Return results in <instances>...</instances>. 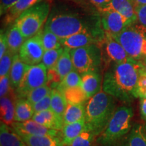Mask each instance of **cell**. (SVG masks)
Listing matches in <instances>:
<instances>
[{"instance_id":"6da1fadb","label":"cell","mask_w":146,"mask_h":146,"mask_svg":"<svg viewBox=\"0 0 146 146\" xmlns=\"http://www.w3.org/2000/svg\"><path fill=\"white\" fill-rule=\"evenodd\" d=\"M142 68L141 61L132 58L108 67L103 77L102 90L125 104L139 98L137 82Z\"/></svg>"},{"instance_id":"7a4b0ae2","label":"cell","mask_w":146,"mask_h":146,"mask_svg":"<svg viewBox=\"0 0 146 146\" xmlns=\"http://www.w3.org/2000/svg\"><path fill=\"white\" fill-rule=\"evenodd\" d=\"M115 98L103 90L90 98L85 106V123L98 137L104 130L116 108Z\"/></svg>"},{"instance_id":"3957f363","label":"cell","mask_w":146,"mask_h":146,"mask_svg":"<svg viewBox=\"0 0 146 146\" xmlns=\"http://www.w3.org/2000/svg\"><path fill=\"white\" fill-rule=\"evenodd\" d=\"M133 110L131 106L117 108L104 130L96 139L99 146H116L133 127Z\"/></svg>"},{"instance_id":"277c9868","label":"cell","mask_w":146,"mask_h":146,"mask_svg":"<svg viewBox=\"0 0 146 146\" xmlns=\"http://www.w3.org/2000/svg\"><path fill=\"white\" fill-rule=\"evenodd\" d=\"M45 27L60 39L81 32H94L83 18L77 14L70 12L51 14L47 18Z\"/></svg>"},{"instance_id":"5b68a950","label":"cell","mask_w":146,"mask_h":146,"mask_svg":"<svg viewBox=\"0 0 146 146\" xmlns=\"http://www.w3.org/2000/svg\"><path fill=\"white\" fill-rule=\"evenodd\" d=\"M50 12V5L43 1L23 12L14 22L25 39H29L43 29Z\"/></svg>"},{"instance_id":"8992f818","label":"cell","mask_w":146,"mask_h":146,"mask_svg":"<svg viewBox=\"0 0 146 146\" xmlns=\"http://www.w3.org/2000/svg\"><path fill=\"white\" fill-rule=\"evenodd\" d=\"M113 37L122 45L131 58L141 62L146 58V33L135 23Z\"/></svg>"},{"instance_id":"52a82bcc","label":"cell","mask_w":146,"mask_h":146,"mask_svg":"<svg viewBox=\"0 0 146 146\" xmlns=\"http://www.w3.org/2000/svg\"><path fill=\"white\" fill-rule=\"evenodd\" d=\"M74 70L80 74L101 70L103 56L98 44H91L70 50Z\"/></svg>"},{"instance_id":"ba28073f","label":"cell","mask_w":146,"mask_h":146,"mask_svg":"<svg viewBox=\"0 0 146 146\" xmlns=\"http://www.w3.org/2000/svg\"><path fill=\"white\" fill-rule=\"evenodd\" d=\"M47 68L43 62L29 65L21 83L16 89L18 98H25L33 89L46 85Z\"/></svg>"},{"instance_id":"9c48e42d","label":"cell","mask_w":146,"mask_h":146,"mask_svg":"<svg viewBox=\"0 0 146 146\" xmlns=\"http://www.w3.org/2000/svg\"><path fill=\"white\" fill-rule=\"evenodd\" d=\"M45 50L42 43L41 31L25 40L19 51L20 58L28 65H35L42 61Z\"/></svg>"},{"instance_id":"30bf717a","label":"cell","mask_w":146,"mask_h":146,"mask_svg":"<svg viewBox=\"0 0 146 146\" xmlns=\"http://www.w3.org/2000/svg\"><path fill=\"white\" fill-rule=\"evenodd\" d=\"M102 14V25L105 33L111 35L112 36L117 35L127 27L133 23L120 14L111 8L100 12Z\"/></svg>"},{"instance_id":"8fae6325","label":"cell","mask_w":146,"mask_h":146,"mask_svg":"<svg viewBox=\"0 0 146 146\" xmlns=\"http://www.w3.org/2000/svg\"><path fill=\"white\" fill-rule=\"evenodd\" d=\"M104 46L106 58H103V61L108 64L110 62H123L131 59L122 45L111 35L105 33Z\"/></svg>"},{"instance_id":"7c38bea8","label":"cell","mask_w":146,"mask_h":146,"mask_svg":"<svg viewBox=\"0 0 146 146\" xmlns=\"http://www.w3.org/2000/svg\"><path fill=\"white\" fill-rule=\"evenodd\" d=\"M13 130L19 135H50L60 137L62 133L58 130L51 129L44 127L33 120H29L25 122H14L11 125Z\"/></svg>"},{"instance_id":"4fadbf2b","label":"cell","mask_w":146,"mask_h":146,"mask_svg":"<svg viewBox=\"0 0 146 146\" xmlns=\"http://www.w3.org/2000/svg\"><path fill=\"white\" fill-rule=\"evenodd\" d=\"M100 72L101 70L91 71L81 74V87L85 91L89 100L102 91L103 78Z\"/></svg>"},{"instance_id":"5bb4252c","label":"cell","mask_w":146,"mask_h":146,"mask_svg":"<svg viewBox=\"0 0 146 146\" xmlns=\"http://www.w3.org/2000/svg\"><path fill=\"white\" fill-rule=\"evenodd\" d=\"M99 41L94 32H81L60 39V43L62 46L73 50L91 44H98Z\"/></svg>"},{"instance_id":"9a60e30c","label":"cell","mask_w":146,"mask_h":146,"mask_svg":"<svg viewBox=\"0 0 146 146\" xmlns=\"http://www.w3.org/2000/svg\"><path fill=\"white\" fill-rule=\"evenodd\" d=\"M116 146H146L145 127L141 124H134L131 131Z\"/></svg>"},{"instance_id":"2e32d148","label":"cell","mask_w":146,"mask_h":146,"mask_svg":"<svg viewBox=\"0 0 146 146\" xmlns=\"http://www.w3.org/2000/svg\"><path fill=\"white\" fill-rule=\"evenodd\" d=\"M32 119L51 129L62 131L64 127V120L52 109L35 113Z\"/></svg>"},{"instance_id":"e0dca14e","label":"cell","mask_w":146,"mask_h":146,"mask_svg":"<svg viewBox=\"0 0 146 146\" xmlns=\"http://www.w3.org/2000/svg\"><path fill=\"white\" fill-rule=\"evenodd\" d=\"M15 96L13 91H11L10 94L0 100V106H1V120L5 125L10 126L14 122V116H15Z\"/></svg>"},{"instance_id":"ac0fdd59","label":"cell","mask_w":146,"mask_h":146,"mask_svg":"<svg viewBox=\"0 0 146 146\" xmlns=\"http://www.w3.org/2000/svg\"><path fill=\"white\" fill-rule=\"evenodd\" d=\"M0 146H29L10 126L1 122Z\"/></svg>"},{"instance_id":"d6986e66","label":"cell","mask_w":146,"mask_h":146,"mask_svg":"<svg viewBox=\"0 0 146 146\" xmlns=\"http://www.w3.org/2000/svg\"><path fill=\"white\" fill-rule=\"evenodd\" d=\"M29 146H64L62 139L58 136L50 135H20Z\"/></svg>"},{"instance_id":"ffe728a7","label":"cell","mask_w":146,"mask_h":146,"mask_svg":"<svg viewBox=\"0 0 146 146\" xmlns=\"http://www.w3.org/2000/svg\"><path fill=\"white\" fill-rule=\"evenodd\" d=\"M108 8H111L119 12L133 24L137 20L135 12V7L131 0H111Z\"/></svg>"},{"instance_id":"44dd1931","label":"cell","mask_w":146,"mask_h":146,"mask_svg":"<svg viewBox=\"0 0 146 146\" xmlns=\"http://www.w3.org/2000/svg\"><path fill=\"white\" fill-rule=\"evenodd\" d=\"M85 119L64 125L62 130V139L64 146H70L85 128Z\"/></svg>"},{"instance_id":"7402d4cb","label":"cell","mask_w":146,"mask_h":146,"mask_svg":"<svg viewBox=\"0 0 146 146\" xmlns=\"http://www.w3.org/2000/svg\"><path fill=\"white\" fill-rule=\"evenodd\" d=\"M28 66L21 59L19 54L14 55L10 72V83L12 89H16L19 85Z\"/></svg>"},{"instance_id":"603a6c76","label":"cell","mask_w":146,"mask_h":146,"mask_svg":"<svg viewBox=\"0 0 146 146\" xmlns=\"http://www.w3.org/2000/svg\"><path fill=\"white\" fill-rule=\"evenodd\" d=\"M43 0H19L10 10L5 14L4 22L6 25L10 24L19 17L23 12L31 8L36 3L41 2Z\"/></svg>"},{"instance_id":"cb8c5ba5","label":"cell","mask_w":146,"mask_h":146,"mask_svg":"<svg viewBox=\"0 0 146 146\" xmlns=\"http://www.w3.org/2000/svg\"><path fill=\"white\" fill-rule=\"evenodd\" d=\"M35 114L33 105L27 99L18 98L16 102L14 122H25L32 119Z\"/></svg>"},{"instance_id":"d4e9b609","label":"cell","mask_w":146,"mask_h":146,"mask_svg":"<svg viewBox=\"0 0 146 146\" xmlns=\"http://www.w3.org/2000/svg\"><path fill=\"white\" fill-rule=\"evenodd\" d=\"M7 41H8V50L13 53L14 55L18 54L21 47L25 41V39L21 31L18 29L15 24L9 29L6 33Z\"/></svg>"},{"instance_id":"484cf974","label":"cell","mask_w":146,"mask_h":146,"mask_svg":"<svg viewBox=\"0 0 146 146\" xmlns=\"http://www.w3.org/2000/svg\"><path fill=\"white\" fill-rule=\"evenodd\" d=\"M85 111L86 110L85 104H74L68 103L64 115V125L85 119Z\"/></svg>"},{"instance_id":"4316f807","label":"cell","mask_w":146,"mask_h":146,"mask_svg":"<svg viewBox=\"0 0 146 146\" xmlns=\"http://www.w3.org/2000/svg\"><path fill=\"white\" fill-rule=\"evenodd\" d=\"M56 68L61 80H62L71 71L74 70L70 49L64 47V51L58 60Z\"/></svg>"},{"instance_id":"83f0119b","label":"cell","mask_w":146,"mask_h":146,"mask_svg":"<svg viewBox=\"0 0 146 146\" xmlns=\"http://www.w3.org/2000/svg\"><path fill=\"white\" fill-rule=\"evenodd\" d=\"M52 96V110L56 114L63 120L66 109L68 102L66 99L64 95L58 89H52L51 92Z\"/></svg>"},{"instance_id":"f1b7e54d","label":"cell","mask_w":146,"mask_h":146,"mask_svg":"<svg viewBox=\"0 0 146 146\" xmlns=\"http://www.w3.org/2000/svg\"><path fill=\"white\" fill-rule=\"evenodd\" d=\"M68 103L74 104H85L89 100L85 91L81 86H76L66 89L63 93Z\"/></svg>"},{"instance_id":"f546056e","label":"cell","mask_w":146,"mask_h":146,"mask_svg":"<svg viewBox=\"0 0 146 146\" xmlns=\"http://www.w3.org/2000/svg\"><path fill=\"white\" fill-rule=\"evenodd\" d=\"M41 38L45 51L62 47L60 38L47 27H44L41 31Z\"/></svg>"},{"instance_id":"4dcf8cb0","label":"cell","mask_w":146,"mask_h":146,"mask_svg":"<svg viewBox=\"0 0 146 146\" xmlns=\"http://www.w3.org/2000/svg\"><path fill=\"white\" fill-rule=\"evenodd\" d=\"M81 84L82 78L81 74L76 70H73L60 81L56 88L62 93H64L66 89L73 87L81 86Z\"/></svg>"},{"instance_id":"1f68e13d","label":"cell","mask_w":146,"mask_h":146,"mask_svg":"<svg viewBox=\"0 0 146 146\" xmlns=\"http://www.w3.org/2000/svg\"><path fill=\"white\" fill-rule=\"evenodd\" d=\"M96 137L94 131L88 126L85 125L83 132L72 141L70 146H93Z\"/></svg>"},{"instance_id":"d6a6232c","label":"cell","mask_w":146,"mask_h":146,"mask_svg":"<svg viewBox=\"0 0 146 146\" xmlns=\"http://www.w3.org/2000/svg\"><path fill=\"white\" fill-rule=\"evenodd\" d=\"M63 51V46L60 47L59 48L45 51L41 62L44 64L47 70L56 67L58 60L62 54Z\"/></svg>"},{"instance_id":"836d02e7","label":"cell","mask_w":146,"mask_h":146,"mask_svg":"<svg viewBox=\"0 0 146 146\" xmlns=\"http://www.w3.org/2000/svg\"><path fill=\"white\" fill-rule=\"evenodd\" d=\"M52 90V89H51V87L46 84V85L37 87L29 92L26 98L32 105H34L35 104L37 103L40 100L44 98L47 95L50 94Z\"/></svg>"},{"instance_id":"e575fe53","label":"cell","mask_w":146,"mask_h":146,"mask_svg":"<svg viewBox=\"0 0 146 146\" xmlns=\"http://www.w3.org/2000/svg\"><path fill=\"white\" fill-rule=\"evenodd\" d=\"M14 54L10 50L0 58V77L10 74Z\"/></svg>"},{"instance_id":"d590c367","label":"cell","mask_w":146,"mask_h":146,"mask_svg":"<svg viewBox=\"0 0 146 146\" xmlns=\"http://www.w3.org/2000/svg\"><path fill=\"white\" fill-rule=\"evenodd\" d=\"M137 22L135 24L146 33V4L135 7Z\"/></svg>"},{"instance_id":"8d00e7d4","label":"cell","mask_w":146,"mask_h":146,"mask_svg":"<svg viewBox=\"0 0 146 146\" xmlns=\"http://www.w3.org/2000/svg\"><path fill=\"white\" fill-rule=\"evenodd\" d=\"M51 102H52V96H51L50 94L47 95V96H45L44 98L40 100L39 102H38L37 103L33 105L35 113L52 109Z\"/></svg>"},{"instance_id":"74e56055","label":"cell","mask_w":146,"mask_h":146,"mask_svg":"<svg viewBox=\"0 0 146 146\" xmlns=\"http://www.w3.org/2000/svg\"><path fill=\"white\" fill-rule=\"evenodd\" d=\"M12 91L11 86L10 74L0 77V97L3 98L10 94Z\"/></svg>"},{"instance_id":"f35d334b","label":"cell","mask_w":146,"mask_h":146,"mask_svg":"<svg viewBox=\"0 0 146 146\" xmlns=\"http://www.w3.org/2000/svg\"><path fill=\"white\" fill-rule=\"evenodd\" d=\"M47 78H48L47 83H52V86L56 87L62 81L56 67L47 70Z\"/></svg>"},{"instance_id":"ab89813d","label":"cell","mask_w":146,"mask_h":146,"mask_svg":"<svg viewBox=\"0 0 146 146\" xmlns=\"http://www.w3.org/2000/svg\"><path fill=\"white\" fill-rule=\"evenodd\" d=\"M146 91V73L140 72L137 82V94L139 98H141Z\"/></svg>"},{"instance_id":"60d3db41","label":"cell","mask_w":146,"mask_h":146,"mask_svg":"<svg viewBox=\"0 0 146 146\" xmlns=\"http://www.w3.org/2000/svg\"><path fill=\"white\" fill-rule=\"evenodd\" d=\"M19 0H0V14L5 15Z\"/></svg>"},{"instance_id":"b9f144b4","label":"cell","mask_w":146,"mask_h":146,"mask_svg":"<svg viewBox=\"0 0 146 146\" xmlns=\"http://www.w3.org/2000/svg\"><path fill=\"white\" fill-rule=\"evenodd\" d=\"M8 50V41H7L6 33H4L2 30H1L0 34V58L4 55Z\"/></svg>"},{"instance_id":"7bdbcfd3","label":"cell","mask_w":146,"mask_h":146,"mask_svg":"<svg viewBox=\"0 0 146 146\" xmlns=\"http://www.w3.org/2000/svg\"><path fill=\"white\" fill-rule=\"evenodd\" d=\"M110 1L111 0H89V1L98 8L100 12L108 8Z\"/></svg>"},{"instance_id":"ee69618b","label":"cell","mask_w":146,"mask_h":146,"mask_svg":"<svg viewBox=\"0 0 146 146\" xmlns=\"http://www.w3.org/2000/svg\"><path fill=\"white\" fill-rule=\"evenodd\" d=\"M140 114L142 120L146 121V98H140Z\"/></svg>"},{"instance_id":"f6af8a7d","label":"cell","mask_w":146,"mask_h":146,"mask_svg":"<svg viewBox=\"0 0 146 146\" xmlns=\"http://www.w3.org/2000/svg\"><path fill=\"white\" fill-rule=\"evenodd\" d=\"M135 7L146 4V0H131Z\"/></svg>"},{"instance_id":"bcb514c9","label":"cell","mask_w":146,"mask_h":146,"mask_svg":"<svg viewBox=\"0 0 146 146\" xmlns=\"http://www.w3.org/2000/svg\"><path fill=\"white\" fill-rule=\"evenodd\" d=\"M141 64H142V68H141V71L146 73V58L144 60H142Z\"/></svg>"},{"instance_id":"7dc6e473","label":"cell","mask_w":146,"mask_h":146,"mask_svg":"<svg viewBox=\"0 0 146 146\" xmlns=\"http://www.w3.org/2000/svg\"><path fill=\"white\" fill-rule=\"evenodd\" d=\"M71 1H74V2H75L76 3H83V0H71Z\"/></svg>"},{"instance_id":"c3c4849f","label":"cell","mask_w":146,"mask_h":146,"mask_svg":"<svg viewBox=\"0 0 146 146\" xmlns=\"http://www.w3.org/2000/svg\"><path fill=\"white\" fill-rule=\"evenodd\" d=\"M141 98H146V91H145V92L143 94V96H142Z\"/></svg>"},{"instance_id":"681fc988","label":"cell","mask_w":146,"mask_h":146,"mask_svg":"<svg viewBox=\"0 0 146 146\" xmlns=\"http://www.w3.org/2000/svg\"><path fill=\"white\" fill-rule=\"evenodd\" d=\"M145 131H146V124H145Z\"/></svg>"}]
</instances>
